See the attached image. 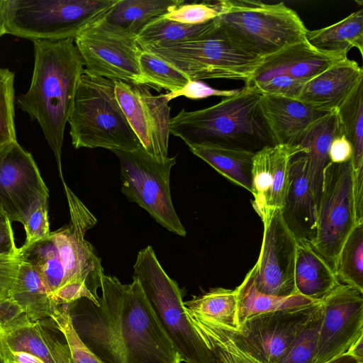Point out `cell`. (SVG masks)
<instances>
[{
	"mask_svg": "<svg viewBox=\"0 0 363 363\" xmlns=\"http://www.w3.org/2000/svg\"><path fill=\"white\" fill-rule=\"evenodd\" d=\"M97 303L65 304L86 346L104 363H182L140 284L104 274Z\"/></svg>",
	"mask_w": 363,
	"mask_h": 363,
	"instance_id": "cell-1",
	"label": "cell"
},
{
	"mask_svg": "<svg viewBox=\"0 0 363 363\" xmlns=\"http://www.w3.org/2000/svg\"><path fill=\"white\" fill-rule=\"evenodd\" d=\"M34 67L28 91L17 98L19 108L39 123L62 174L64 132L84 72L73 39L33 41Z\"/></svg>",
	"mask_w": 363,
	"mask_h": 363,
	"instance_id": "cell-2",
	"label": "cell"
},
{
	"mask_svg": "<svg viewBox=\"0 0 363 363\" xmlns=\"http://www.w3.org/2000/svg\"><path fill=\"white\" fill-rule=\"evenodd\" d=\"M261 92L245 84L234 96L201 110L182 108L170 120V133L189 147L215 145L257 152L275 145L264 121Z\"/></svg>",
	"mask_w": 363,
	"mask_h": 363,
	"instance_id": "cell-3",
	"label": "cell"
},
{
	"mask_svg": "<svg viewBox=\"0 0 363 363\" xmlns=\"http://www.w3.org/2000/svg\"><path fill=\"white\" fill-rule=\"evenodd\" d=\"M68 123L76 149L131 151L141 146L118 102L114 81L85 71L78 84Z\"/></svg>",
	"mask_w": 363,
	"mask_h": 363,
	"instance_id": "cell-4",
	"label": "cell"
},
{
	"mask_svg": "<svg viewBox=\"0 0 363 363\" xmlns=\"http://www.w3.org/2000/svg\"><path fill=\"white\" fill-rule=\"evenodd\" d=\"M133 279L139 281L161 327L185 363H218L186 313L183 289L159 262L152 246L139 251Z\"/></svg>",
	"mask_w": 363,
	"mask_h": 363,
	"instance_id": "cell-5",
	"label": "cell"
},
{
	"mask_svg": "<svg viewBox=\"0 0 363 363\" xmlns=\"http://www.w3.org/2000/svg\"><path fill=\"white\" fill-rule=\"evenodd\" d=\"M218 25L242 49L260 58L306 40L308 29L284 3L225 0Z\"/></svg>",
	"mask_w": 363,
	"mask_h": 363,
	"instance_id": "cell-6",
	"label": "cell"
},
{
	"mask_svg": "<svg viewBox=\"0 0 363 363\" xmlns=\"http://www.w3.org/2000/svg\"><path fill=\"white\" fill-rule=\"evenodd\" d=\"M140 48L156 55L190 80L197 81L226 79L247 83L262 60L242 49L218 23L213 30L191 40Z\"/></svg>",
	"mask_w": 363,
	"mask_h": 363,
	"instance_id": "cell-7",
	"label": "cell"
},
{
	"mask_svg": "<svg viewBox=\"0 0 363 363\" xmlns=\"http://www.w3.org/2000/svg\"><path fill=\"white\" fill-rule=\"evenodd\" d=\"M118 0H5L6 33L30 40L74 39Z\"/></svg>",
	"mask_w": 363,
	"mask_h": 363,
	"instance_id": "cell-8",
	"label": "cell"
},
{
	"mask_svg": "<svg viewBox=\"0 0 363 363\" xmlns=\"http://www.w3.org/2000/svg\"><path fill=\"white\" fill-rule=\"evenodd\" d=\"M121 166V191L130 202L138 203L169 231L186 235L174 208L169 177L176 157L157 158L142 146L131 151L111 150Z\"/></svg>",
	"mask_w": 363,
	"mask_h": 363,
	"instance_id": "cell-9",
	"label": "cell"
},
{
	"mask_svg": "<svg viewBox=\"0 0 363 363\" xmlns=\"http://www.w3.org/2000/svg\"><path fill=\"white\" fill-rule=\"evenodd\" d=\"M104 16L86 26L74 39L84 71L114 81L149 86L140 71L142 49L136 36L108 23Z\"/></svg>",
	"mask_w": 363,
	"mask_h": 363,
	"instance_id": "cell-10",
	"label": "cell"
},
{
	"mask_svg": "<svg viewBox=\"0 0 363 363\" xmlns=\"http://www.w3.org/2000/svg\"><path fill=\"white\" fill-rule=\"evenodd\" d=\"M357 223L352 160L330 162L324 170L316 234L311 244L334 271L339 253Z\"/></svg>",
	"mask_w": 363,
	"mask_h": 363,
	"instance_id": "cell-11",
	"label": "cell"
},
{
	"mask_svg": "<svg viewBox=\"0 0 363 363\" xmlns=\"http://www.w3.org/2000/svg\"><path fill=\"white\" fill-rule=\"evenodd\" d=\"M320 303L259 314L244 321L236 330L199 320H189L216 327L240 351L259 363H277Z\"/></svg>",
	"mask_w": 363,
	"mask_h": 363,
	"instance_id": "cell-12",
	"label": "cell"
},
{
	"mask_svg": "<svg viewBox=\"0 0 363 363\" xmlns=\"http://www.w3.org/2000/svg\"><path fill=\"white\" fill-rule=\"evenodd\" d=\"M63 186L70 219L67 225L52 233L57 255L65 272L66 284L83 283L98 297L104 269L93 245L85 239L86 232L96 224L97 220L65 182Z\"/></svg>",
	"mask_w": 363,
	"mask_h": 363,
	"instance_id": "cell-13",
	"label": "cell"
},
{
	"mask_svg": "<svg viewBox=\"0 0 363 363\" xmlns=\"http://www.w3.org/2000/svg\"><path fill=\"white\" fill-rule=\"evenodd\" d=\"M261 220L264 230L260 252L250 270L254 285L259 292L268 295L298 294L294 283L296 238L280 208L268 210Z\"/></svg>",
	"mask_w": 363,
	"mask_h": 363,
	"instance_id": "cell-14",
	"label": "cell"
},
{
	"mask_svg": "<svg viewBox=\"0 0 363 363\" xmlns=\"http://www.w3.org/2000/svg\"><path fill=\"white\" fill-rule=\"evenodd\" d=\"M48 197V189L31 154L17 140L1 147L0 208L10 221L23 225L38 201Z\"/></svg>",
	"mask_w": 363,
	"mask_h": 363,
	"instance_id": "cell-15",
	"label": "cell"
},
{
	"mask_svg": "<svg viewBox=\"0 0 363 363\" xmlns=\"http://www.w3.org/2000/svg\"><path fill=\"white\" fill-rule=\"evenodd\" d=\"M114 84L118 102L141 146L155 157H167L171 118L164 94L155 95L145 84Z\"/></svg>",
	"mask_w": 363,
	"mask_h": 363,
	"instance_id": "cell-16",
	"label": "cell"
},
{
	"mask_svg": "<svg viewBox=\"0 0 363 363\" xmlns=\"http://www.w3.org/2000/svg\"><path fill=\"white\" fill-rule=\"evenodd\" d=\"M323 319L313 363L347 352L363 335V294L339 283L322 301Z\"/></svg>",
	"mask_w": 363,
	"mask_h": 363,
	"instance_id": "cell-17",
	"label": "cell"
},
{
	"mask_svg": "<svg viewBox=\"0 0 363 363\" xmlns=\"http://www.w3.org/2000/svg\"><path fill=\"white\" fill-rule=\"evenodd\" d=\"M303 150L298 145H275L255 153L252 164V207L261 218L272 208L284 206L292 158Z\"/></svg>",
	"mask_w": 363,
	"mask_h": 363,
	"instance_id": "cell-18",
	"label": "cell"
},
{
	"mask_svg": "<svg viewBox=\"0 0 363 363\" xmlns=\"http://www.w3.org/2000/svg\"><path fill=\"white\" fill-rule=\"evenodd\" d=\"M341 60L343 59L318 51L305 40L264 57L250 79L245 84L277 75L306 82Z\"/></svg>",
	"mask_w": 363,
	"mask_h": 363,
	"instance_id": "cell-19",
	"label": "cell"
},
{
	"mask_svg": "<svg viewBox=\"0 0 363 363\" xmlns=\"http://www.w3.org/2000/svg\"><path fill=\"white\" fill-rule=\"evenodd\" d=\"M259 106L274 145H295L312 123L329 113L297 99L265 94Z\"/></svg>",
	"mask_w": 363,
	"mask_h": 363,
	"instance_id": "cell-20",
	"label": "cell"
},
{
	"mask_svg": "<svg viewBox=\"0 0 363 363\" xmlns=\"http://www.w3.org/2000/svg\"><path fill=\"white\" fill-rule=\"evenodd\" d=\"M363 82V69L347 57L307 81L298 99L325 111H336Z\"/></svg>",
	"mask_w": 363,
	"mask_h": 363,
	"instance_id": "cell-21",
	"label": "cell"
},
{
	"mask_svg": "<svg viewBox=\"0 0 363 363\" xmlns=\"http://www.w3.org/2000/svg\"><path fill=\"white\" fill-rule=\"evenodd\" d=\"M281 210L296 239L311 242L316 234L318 211L310 186L307 160L301 152L291 160L289 190Z\"/></svg>",
	"mask_w": 363,
	"mask_h": 363,
	"instance_id": "cell-22",
	"label": "cell"
},
{
	"mask_svg": "<svg viewBox=\"0 0 363 363\" xmlns=\"http://www.w3.org/2000/svg\"><path fill=\"white\" fill-rule=\"evenodd\" d=\"M50 318L38 320L7 333H0V352H27L45 363H71L67 344Z\"/></svg>",
	"mask_w": 363,
	"mask_h": 363,
	"instance_id": "cell-23",
	"label": "cell"
},
{
	"mask_svg": "<svg viewBox=\"0 0 363 363\" xmlns=\"http://www.w3.org/2000/svg\"><path fill=\"white\" fill-rule=\"evenodd\" d=\"M341 135L337 111L329 112L312 123L295 145L303 150L308 164L310 186L318 210L324 178V170L330 162L328 152L333 140Z\"/></svg>",
	"mask_w": 363,
	"mask_h": 363,
	"instance_id": "cell-24",
	"label": "cell"
},
{
	"mask_svg": "<svg viewBox=\"0 0 363 363\" xmlns=\"http://www.w3.org/2000/svg\"><path fill=\"white\" fill-rule=\"evenodd\" d=\"M294 283L296 294L320 302L340 282L311 242L296 239Z\"/></svg>",
	"mask_w": 363,
	"mask_h": 363,
	"instance_id": "cell-25",
	"label": "cell"
},
{
	"mask_svg": "<svg viewBox=\"0 0 363 363\" xmlns=\"http://www.w3.org/2000/svg\"><path fill=\"white\" fill-rule=\"evenodd\" d=\"M306 41L315 50L341 59L357 48L361 55L363 51V10L351 13L342 20L329 26L308 30Z\"/></svg>",
	"mask_w": 363,
	"mask_h": 363,
	"instance_id": "cell-26",
	"label": "cell"
},
{
	"mask_svg": "<svg viewBox=\"0 0 363 363\" xmlns=\"http://www.w3.org/2000/svg\"><path fill=\"white\" fill-rule=\"evenodd\" d=\"M11 297L35 322L50 318L58 306L43 277L31 265L21 262Z\"/></svg>",
	"mask_w": 363,
	"mask_h": 363,
	"instance_id": "cell-27",
	"label": "cell"
},
{
	"mask_svg": "<svg viewBox=\"0 0 363 363\" xmlns=\"http://www.w3.org/2000/svg\"><path fill=\"white\" fill-rule=\"evenodd\" d=\"M184 2L183 0H118L104 19L137 38L151 22Z\"/></svg>",
	"mask_w": 363,
	"mask_h": 363,
	"instance_id": "cell-28",
	"label": "cell"
},
{
	"mask_svg": "<svg viewBox=\"0 0 363 363\" xmlns=\"http://www.w3.org/2000/svg\"><path fill=\"white\" fill-rule=\"evenodd\" d=\"M219 174L234 184L252 192V164L255 152L215 145L189 147Z\"/></svg>",
	"mask_w": 363,
	"mask_h": 363,
	"instance_id": "cell-29",
	"label": "cell"
},
{
	"mask_svg": "<svg viewBox=\"0 0 363 363\" xmlns=\"http://www.w3.org/2000/svg\"><path fill=\"white\" fill-rule=\"evenodd\" d=\"M189 319L214 323L236 330L238 300L235 289L217 287L184 301Z\"/></svg>",
	"mask_w": 363,
	"mask_h": 363,
	"instance_id": "cell-30",
	"label": "cell"
},
{
	"mask_svg": "<svg viewBox=\"0 0 363 363\" xmlns=\"http://www.w3.org/2000/svg\"><path fill=\"white\" fill-rule=\"evenodd\" d=\"M235 289L238 300V327L246 320L259 314L319 303L300 294L277 296L259 292L254 285L250 271L242 283Z\"/></svg>",
	"mask_w": 363,
	"mask_h": 363,
	"instance_id": "cell-31",
	"label": "cell"
},
{
	"mask_svg": "<svg viewBox=\"0 0 363 363\" xmlns=\"http://www.w3.org/2000/svg\"><path fill=\"white\" fill-rule=\"evenodd\" d=\"M341 135L354 148L352 159L353 182L363 185V82H362L336 110Z\"/></svg>",
	"mask_w": 363,
	"mask_h": 363,
	"instance_id": "cell-32",
	"label": "cell"
},
{
	"mask_svg": "<svg viewBox=\"0 0 363 363\" xmlns=\"http://www.w3.org/2000/svg\"><path fill=\"white\" fill-rule=\"evenodd\" d=\"M216 26V19L200 25H188L162 16L147 25L136 39L140 47L181 43L200 38Z\"/></svg>",
	"mask_w": 363,
	"mask_h": 363,
	"instance_id": "cell-33",
	"label": "cell"
},
{
	"mask_svg": "<svg viewBox=\"0 0 363 363\" xmlns=\"http://www.w3.org/2000/svg\"><path fill=\"white\" fill-rule=\"evenodd\" d=\"M335 272L340 284L363 294V222L357 223L346 239Z\"/></svg>",
	"mask_w": 363,
	"mask_h": 363,
	"instance_id": "cell-34",
	"label": "cell"
},
{
	"mask_svg": "<svg viewBox=\"0 0 363 363\" xmlns=\"http://www.w3.org/2000/svg\"><path fill=\"white\" fill-rule=\"evenodd\" d=\"M139 65L149 86L164 89L174 92L184 88L190 79L182 72L152 52L143 50L139 57Z\"/></svg>",
	"mask_w": 363,
	"mask_h": 363,
	"instance_id": "cell-35",
	"label": "cell"
},
{
	"mask_svg": "<svg viewBox=\"0 0 363 363\" xmlns=\"http://www.w3.org/2000/svg\"><path fill=\"white\" fill-rule=\"evenodd\" d=\"M323 319L322 303L277 363H313Z\"/></svg>",
	"mask_w": 363,
	"mask_h": 363,
	"instance_id": "cell-36",
	"label": "cell"
},
{
	"mask_svg": "<svg viewBox=\"0 0 363 363\" xmlns=\"http://www.w3.org/2000/svg\"><path fill=\"white\" fill-rule=\"evenodd\" d=\"M50 318L62 334L68 345L71 363H104L79 337L65 304L59 305L55 309Z\"/></svg>",
	"mask_w": 363,
	"mask_h": 363,
	"instance_id": "cell-37",
	"label": "cell"
},
{
	"mask_svg": "<svg viewBox=\"0 0 363 363\" xmlns=\"http://www.w3.org/2000/svg\"><path fill=\"white\" fill-rule=\"evenodd\" d=\"M14 73L0 68V147L17 140L14 123Z\"/></svg>",
	"mask_w": 363,
	"mask_h": 363,
	"instance_id": "cell-38",
	"label": "cell"
},
{
	"mask_svg": "<svg viewBox=\"0 0 363 363\" xmlns=\"http://www.w3.org/2000/svg\"><path fill=\"white\" fill-rule=\"evenodd\" d=\"M225 0L184 2L163 17L188 25H200L216 19L223 11Z\"/></svg>",
	"mask_w": 363,
	"mask_h": 363,
	"instance_id": "cell-39",
	"label": "cell"
},
{
	"mask_svg": "<svg viewBox=\"0 0 363 363\" xmlns=\"http://www.w3.org/2000/svg\"><path fill=\"white\" fill-rule=\"evenodd\" d=\"M305 83L287 76L277 75L245 84L255 86L262 94L298 99Z\"/></svg>",
	"mask_w": 363,
	"mask_h": 363,
	"instance_id": "cell-40",
	"label": "cell"
},
{
	"mask_svg": "<svg viewBox=\"0 0 363 363\" xmlns=\"http://www.w3.org/2000/svg\"><path fill=\"white\" fill-rule=\"evenodd\" d=\"M48 213V200L38 201L23 225L26 234V242L23 245H29L50 235Z\"/></svg>",
	"mask_w": 363,
	"mask_h": 363,
	"instance_id": "cell-41",
	"label": "cell"
},
{
	"mask_svg": "<svg viewBox=\"0 0 363 363\" xmlns=\"http://www.w3.org/2000/svg\"><path fill=\"white\" fill-rule=\"evenodd\" d=\"M32 323L24 310L11 296L0 301V333H10Z\"/></svg>",
	"mask_w": 363,
	"mask_h": 363,
	"instance_id": "cell-42",
	"label": "cell"
},
{
	"mask_svg": "<svg viewBox=\"0 0 363 363\" xmlns=\"http://www.w3.org/2000/svg\"><path fill=\"white\" fill-rule=\"evenodd\" d=\"M240 90V89L220 90L212 88L201 81L190 80L184 88L174 92L164 94V97L168 101L179 96H184L190 99H201L210 96L226 98L235 95Z\"/></svg>",
	"mask_w": 363,
	"mask_h": 363,
	"instance_id": "cell-43",
	"label": "cell"
},
{
	"mask_svg": "<svg viewBox=\"0 0 363 363\" xmlns=\"http://www.w3.org/2000/svg\"><path fill=\"white\" fill-rule=\"evenodd\" d=\"M57 306L71 303L79 298H87L97 303V298L83 283L72 282L64 285L53 293Z\"/></svg>",
	"mask_w": 363,
	"mask_h": 363,
	"instance_id": "cell-44",
	"label": "cell"
},
{
	"mask_svg": "<svg viewBox=\"0 0 363 363\" xmlns=\"http://www.w3.org/2000/svg\"><path fill=\"white\" fill-rule=\"evenodd\" d=\"M21 262L18 255H0V289L11 291Z\"/></svg>",
	"mask_w": 363,
	"mask_h": 363,
	"instance_id": "cell-45",
	"label": "cell"
},
{
	"mask_svg": "<svg viewBox=\"0 0 363 363\" xmlns=\"http://www.w3.org/2000/svg\"><path fill=\"white\" fill-rule=\"evenodd\" d=\"M0 255L18 256V248L16 246L11 222L0 208Z\"/></svg>",
	"mask_w": 363,
	"mask_h": 363,
	"instance_id": "cell-46",
	"label": "cell"
},
{
	"mask_svg": "<svg viewBox=\"0 0 363 363\" xmlns=\"http://www.w3.org/2000/svg\"><path fill=\"white\" fill-rule=\"evenodd\" d=\"M354 148L343 135L336 136L331 142L328 157L330 162L341 164L352 160Z\"/></svg>",
	"mask_w": 363,
	"mask_h": 363,
	"instance_id": "cell-47",
	"label": "cell"
},
{
	"mask_svg": "<svg viewBox=\"0 0 363 363\" xmlns=\"http://www.w3.org/2000/svg\"><path fill=\"white\" fill-rule=\"evenodd\" d=\"M3 363H45L34 354L23 351H4L0 352Z\"/></svg>",
	"mask_w": 363,
	"mask_h": 363,
	"instance_id": "cell-48",
	"label": "cell"
},
{
	"mask_svg": "<svg viewBox=\"0 0 363 363\" xmlns=\"http://www.w3.org/2000/svg\"><path fill=\"white\" fill-rule=\"evenodd\" d=\"M346 353L363 363V335L350 347Z\"/></svg>",
	"mask_w": 363,
	"mask_h": 363,
	"instance_id": "cell-49",
	"label": "cell"
},
{
	"mask_svg": "<svg viewBox=\"0 0 363 363\" xmlns=\"http://www.w3.org/2000/svg\"><path fill=\"white\" fill-rule=\"evenodd\" d=\"M325 363H362L351 355L345 353L337 356Z\"/></svg>",
	"mask_w": 363,
	"mask_h": 363,
	"instance_id": "cell-50",
	"label": "cell"
},
{
	"mask_svg": "<svg viewBox=\"0 0 363 363\" xmlns=\"http://www.w3.org/2000/svg\"><path fill=\"white\" fill-rule=\"evenodd\" d=\"M5 0H0V38L6 34L5 28Z\"/></svg>",
	"mask_w": 363,
	"mask_h": 363,
	"instance_id": "cell-51",
	"label": "cell"
},
{
	"mask_svg": "<svg viewBox=\"0 0 363 363\" xmlns=\"http://www.w3.org/2000/svg\"><path fill=\"white\" fill-rule=\"evenodd\" d=\"M11 296V292L4 289H0V301Z\"/></svg>",
	"mask_w": 363,
	"mask_h": 363,
	"instance_id": "cell-52",
	"label": "cell"
},
{
	"mask_svg": "<svg viewBox=\"0 0 363 363\" xmlns=\"http://www.w3.org/2000/svg\"><path fill=\"white\" fill-rule=\"evenodd\" d=\"M218 363H223L221 360L218 359Z\"/></svg>",
	"mask_w": 363,
	"mask_h": 363,
	"instance_id": "cell-53",
	"label": "cell"
},
{
	"mask_svg": "<svg viewBox=\"0 0 363 363\" xmlns=\"http://www.w3.org/2000/svg\"><path fill=\"white\" fill-rule=\"evenodd\" d=\"M0 363H3L1 357H0Z\"/></svg>",
	"mask_w": 363,
	"mask_h": 363,
	"instance_id": "cell-54",
	"label": "cell"
}]
</instances>
